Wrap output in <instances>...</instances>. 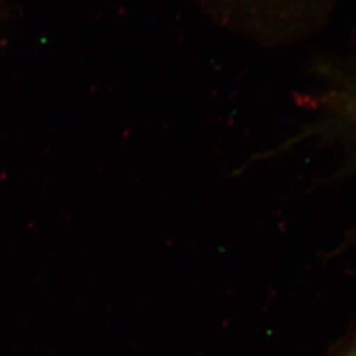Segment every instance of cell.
I'll return each instance as SVG.
<instances>
[{
    "label": "cell",
    "instance_id": "2",
    "mask_svg": "<svg viewBox=\"0 0 356 356\" xmlns=\"http://www.w3.org/2000/svg\"><path fill=\"white\" fill-rule=\"evenodd\" d=\"M350 356H356V350H355V352H354L353 355H350Z\"/></svg>",
    "mask_w": 356,
    "mask_h": 356
},
{
    "label": "cell",
    "instance_id": "1",
    "mask_svg": "<svg viewBox=\"0 0 356 356\" xmlns=\"http://www.w3.org/2000/svg\"><path fill=\"white\" fill-rule=\"evenodd\" d=\"M213 22L242 20L247 17L252 0H186Z\"/></svg>",
    "mask_w": 356,
    "mask_h": 356
}]
</instances>
